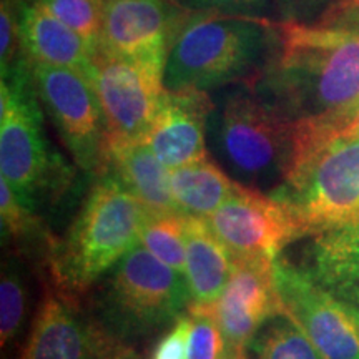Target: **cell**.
<instances>
[{
	"mask_svg": "<svg viewBox=\"0 0 359 359\" xmlns=\"http://www.w3.org/2000/svg\"><path fill=\"white\" fill-rule=\"evenodd\" d=\"M107 123V145L145 140L165 93L163 69L97 48L87 72Z\"/></svg>",
	"mask_w": 359,
	"mask_h": 359,
	"instance_id": "30bf717a",
	"label": "cell"
},
{
	"mask_svg": "<svg viewBox=\"0 0 359 359\" xmlns=\"http://www.w3.org/2000/svg\"><path fill=\"white\" fill-rule=\"evenodd\" d=\"M206 222L235 257L276 259L286 246L308 236L288 201L243 185Z\"/></svg>",
	"mask_w": 359,
	"mask_h": 359,
	"instance_id": "8fae6325",
	"label": "cell"
},
{
	"mask_svg": "<svg viewBox=\"0 0 359 359\" xmlns=\"http://www.w3.org/2000/svg\"><path fill=\"white\" fill-rule=\"evenodd\" d=\"M20 255H8L0 278V346L4 351L19 338L29 314V283Z\"/></svg>",
	"mask_w": 359,
	"mask_h": 359,
	"instance_id": "603a6c76",
	"label": "cell"
},
{
	"mask_svg": "<svg viewBox=\"0 0 359 359\" xmlns=\"http://www.w3.org/2000/svg\"><path fill=\"white\" fill-rule=\"evenodd\" d=\"M175 6L191 12H222L263 17L269 0H172Z\"/></svg>",
	"mask_w": 359,
	"mask_h": 359,
	"instance_id": "f1b7e54d",
	"label": "cell"
},
{
	"mask_svg": "<svg viewBox=\"0 0 359 359\" xmlns=\"http://www.w3.org/2000/svg\"><path fill=\"white\" fill-rule=\"evenodd\" d=\"M271 19L222 12H183L165 60L167 90H210L251 83L266 60Z\"/></svg>",
	"mask_w": 359,
	"mask_h": 359,
	"instance_id": "7a4b0ae2",
	"label": "cell"
},
{
	"mask_svg": "<svg viewBox=\"0 0 359 359\" xmlns=\"http://www.w3.org/2000/svg\"><path fill=\"white\" fill-rule=\"evenodd\" d=\"M190 330L191 320L187 311L156 339L150 359H188Z\"/></svg>",
	"mask_w": 359,
	"mask_h": 359,
	"instance_id": "83f0119b",
	"label": "cell"
},
{
	"mask_svg": "<svg viewBox=\"0 0 359 359\" xmlns=\"http://www.w3.org/2000/svg\"><path fill=\"white\" fill-rule=\"evenodd\" d=\"M187 218L182 212L147 215L140 233V245L180 273H185Z\"/></svg>",
	"mask_w": 359,
	"mask_h": 359,
	"instance_id": "cb8c5ba5",
	"label": "cell"
},
{
	"mask_svg": "<svg viewBox=\"0 0 359 359\" xmlns=\"http://www.w3.org/2000/svg\"><path fill=\"white\" fill-rule=\"evenodd\" d=\"M240 183L208 156L170 170V188L178 210L187 217L208 218L238 190Z\"/></svg>",
	"mask_w": 359,
	"mask_h": 359,
	"instance_id": "ffe728a7",
	"label": "cell"
},
{
	"mask_svg": "<svg viewBox=\"0 0 359 359\" xmlns=\"http://www.w3.org/2000/svg\"><path fill=\"white\" fill-rule=\"evenodd\" d=\"M191 306L185 273L138 243L97 281L93 314L115 338L135 341L170 327Z\"/></svg>",
	"mask_w": 359,
	"mask_h": 359,
	"instance_id": "5b68a950",
	"label": "cell"
},
{
	"mask_svg": "<svg viewBox=\"0 0 359 359\" xmlns=\"http://www.w3.org/2000/svg\"><path fill=\"white\" fill-rule=\"evenodd\" d=\"M143 205L148 215L180 212L170 188V170L145 140L107 145V168Z\"/></svg>",
	"mask_w": 359,
	"mask_h": 359,
	"instance_id": "ac0fdd59",
	"label": "cell"
},
{
	"mask_svg": "<svg viewBox=\"0 0 359 359\" xmlns=\"http://www.w3.org/2000/svg\"><path fill=\"white\" fill-rule=\"evenodd\" d=\"M233 271V253L205 218H187L185 276L191 306H210L226 288Z\"/></svg>",
	"mask_w": 359,
	"mask_h": 359,
	"instance_id": "d6986e66",
	"label": "cell"
},
{
	"mask_svg": "<svg viewBox=\"0 0 359 359\" xmlns=\"http://www.w3.org/2000/svg\"><path fill=\"white\" fill-rule=\"evenodd\" d=\"M191 320L188 359H228L222 326L210 306H190Z\"/></svg>",
	"mask_w": 359,
	"mask_h": 359,
	"instance_id": "4316f807",
	"label": "cell"
},
{
	"mask_svg": "<svg viewBox=\"0 0 359 359\" xmlns=\"http://www.w3.org/2000/svg\"><path fill=\"white\" fill-rule=\"evenodd\" d=\"M24 0H2L0 2V65L2 77L17 74L30 67L24 40H22L20 17Z\"/></svg>",
	"mask_w": 359,
	"mask_h": 359,
	"instance_id": "484cf974",
	"label": "cell"
},
{
	"mask_svg": "<svg viewBox=\"0 0 359 359\" xmlns=\"http://www.w3.org/2000/svg\"><path fill=\"white\" fill-rule=\"evenodd\" d=\"M147 210L127 187L105 170L48 258L52 281L79 296L97 285L140 243Z\"/></svg>",
	"mask_w": 359,
	"mask_h": 359,
	"instance_id": "277c9868",
	"label": "cell"
},
{
	"mask_svg": "<svg viewBox=\"0 0 359 359\" xmlns=\"http://www.w3.org/2000/svg\"><path fill=\"white\" fill-rule=\"evenodd\" d=\"M183 12L172 0H107L98 48L165 70Z\"/></svg>",
	"mask_w": 359,
	"mask_h": 359,
	"instance_id": "5bb4252c",
	"label": "cell"
},
{
	"mask_svg": "<svg viewBox=\"0 0 359 359\" xmlns=\"http://www.w3.org/2000/svg\"><path fill=\"white\" fill-rule=\"evenodd\" d=\"M291 122L348 114L359 107V24L271 20L263 69L248 83Z\"/></svg>",
	"mask_w": 359,
	"mask_h": 359,
	"instance_id": "6da1fadb",
	"label": "cell"
},
{
	"mask_svg": "<svg viewBox=\"0 0 359 359\" xmlns=\"http://www.w3.org/2000/svg\"><path fill=\"white\" fill-rule=\"evenodd\" d=\"M0 222L4 243H15L17 253L43 248L50 258L55 240L43 228L37 210L27 205L4 178L0 180Z\"/></svg>",
	"mask_w": 359,
	"mask_h": 359,
	"instance_id": "7402d4cb",
	"label": "cell"
},
{
	"mask_svg": "<svg viewBox=\"0 0 359 359\" xmlns=\"http://www.w3.org/2000/svg\"><path fill=\"white\" fill-rule=\"evenodd\" d=\"M212 308L226 341L228 359H248V344L258 327L285 309L276 288L275 259L233 255L231 276Z\"/></svg>",
	"mask_w": 359,
	"mask_h": 359,
	"instance_id": "4fadbf2b",
	"label": "cell"
},
{
	"mask_svg": "<svg viewBox=\"0 0 359 359\" xmlns=\"http://www.w3.org/2000/svg\"><path fill=\"white\" fill-rule=\"evenodd\" d=\"M0 172L27 205L60 195L72 172L52 151L43 137L40 100L32 79V64L0 83Z\"/></svg>",
	"mask_w": 359,
	"mask_h": 359,
	"instance_id": "8992f818",
	"label": "cell"
},
{
	"mask_svg": "<svg viewBox=\"0 0 359 359\" xmlns=\"http://www.w3.org/2000/svg\"><path fill=\"white\" fill-rule=\"evenodd\" d=\"M308 236L298 266L327 294L359 311V219Z\"/></svg>",
	"mask_w": 359,
	"mask_h": 359,
	"instance_id": "2e32d148",
	"label": "cell"
},
{
	"mask_svg": "<svg viewBox=\"0 0 359 359\" xmlns=\"http://www.w3.org/2000/svg\"><path fill=\"white\" fill-rule=\"evenodd\" d=\"M248 359H326L286 309L263 321L253 334Z\"/></svg>",
	"mask_w": 359,
	"mask_h": 359,
	"instance_id": "44dd1931",
	"label": "cell"
},
{
	"mask_svg": "<svg viewBox=\"0 0 359 359\" xmlns=\"http://www.w3.org/2000/svg\"><path fill=\"white\" fill-rule=\"evenodd\" d=\"M53 283V281H52ZM17 359H138L133 346L123 343L85 313L75 294L57 283L45 286L24 346Z\"/></svg>",
	"mask_w": 359,
	"mask_h": 359,
	"instance_id": "9c48e42d",
	"label": "cell"
},
{
	"mask_svg": "<svg viewBox=\"0 0 359 359\" xmlns=\"http://www.w3.org/2000/svg\"><path fill=\"white\" fill-rule=\"evenodd\" d=\"M283 308L298 321L326 359H359V311L327 294L298 264L275 259Z\"/></svg>",
	"mask_w": 359,
	"mask_h": 359,
	"instance_id": "7c38bea8",
	"label": "cell"
},
{
	"mask_svg": "<svg viewBox=\"0 0 359 359\" xmlns=\"http://www.w3.org/2000/svg\"><path fill=\"white\" fill-rule=\"evenodd\" d=\"M25 4H30V2H35V0H24Z\"/></svg>",
	"mask_w": 359,
	"mask_h": 359,
	"instance_id": "f546056e",
	"label": "cell"
},
{
	"mask_svg": "<svg viewBox=\"0 0 359 359\" xmlns=\"http://www.w3.org/2000/svg\"><path fill=\"white\" fill-rule=\"evenodd\" d=\"M32 79L40 103L75 163L83 172L102 175L107 168V123L88 75L67 67L32 64Z\"/></svg>",
	"mask_w": 359,
	"mask_h": 359,
	"instance_id": "ba28073f",
	"label": "cell"
},
{
	"mask_svg": "<svg viewBox=\"0 0 359 359\" xmlns=\"http://www.w3.org/2000/svg\"><path fill=\"white\" fill-rule=\"evenodd\" d=\"M20 29L25 52L32 64L88 72L93 57L92 47L40 0L25 4L22 8Z\"/></svg>",
	"mask_w": 359,
	"mask_h": 359,
	"instance_id": "e0dca14e",
	"label": "cell"
},
{
	"mask_svg": "<svg viewBox=\"0 0 359 359\" xmlns=\"http://www.w3.org/2000/svg\"><path fill=\"white\" fill-rule=\"evenodd\" d=\"M276 198L288 201L308 235L359 219V138L334 142L296 170Z\"/></svg>",
	"mask_w": 359,
	"mask_h": 359,
	"instance_id": "52a82bcc",
	"label": "cell"
},
{
	"mask_svg": "<svg viewBox=\"0 0 359 359\" xmlns=\"http://www.w3.org/2000/svg\"><path fill=\"white\" fill-rule=\"evenodd\" d=\"M70 29L82 35L93 53L100 42L107 0H40Z\"/></svg>",
	"mask_w": 359,
	"mask_h": 359,
	"instance_id": "d4e9b609",
	"label": "cell"
},
{
	"mask_svg": "<svg viewBox=\"0 0 359 359\" xmlns=\"http://www.w3.org/2000/svg\"><path fill=\"white\" fill-rule=\"evenodd\" d=\"M213 109L215 102L203 90H165L147 145L168 170L206 158L205 138Z\"/></svg>",
	"mask_w": 359,
	"mask_h": 359,
	"instance_id": "9a60e30c",
	"label": "cell"
},
{
	"mask_svg": "<svg viewBox=\"0 0 359 359\" xmlns=\"http://www.w3.org/2000/svg\"><path fill=\"white\" fill-rule=\"evenodd\" d=\"M208 138L224 172L240 185L273 195L288 183L296 123L273 110L251 85H235L215 103Z\"/></svg>",
	"mask_w": 359,
	"mask_h": 359,
	"instance_id": "3957f363",
	"label": "cell"
}]
</instances>
